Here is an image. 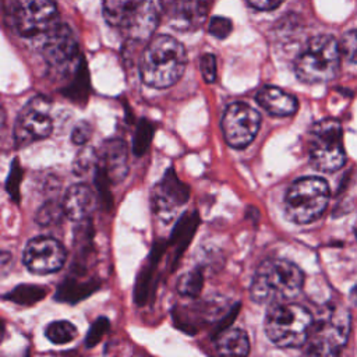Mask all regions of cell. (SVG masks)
<instances>
[{
	"mask_svg": "<svg viewBox=\"0 0 357 357\" xmlns=\"http://www.w3.org/2000/svg\"><path fill=\"white\" fill-rule=\"evenodd\" d=\"M261 126L259 113L244 102L229 105L222 116L220 127L227 145L231 148H245L258 134Z\"/></svg>",
	"mask_w": 357,
	"mask_h": 357,
	"instance_id": "9c48e42d",
	"label": "cell"
},
{
	"mask_svg": "<svg viewBox=\"0 0 357 357\" xmlns=\"http://www.w3.org/2000/svg\"><path fill=\"white\" fill-rule=\"evenodd\" d=\"M350 331V315L340 308H332L318 322L312 324L307 339L308 354L335 356L343 349Z\"/></svg>",
	"mask_w": 357,
	"mask_h": 357,
	"instance_id": "ba28073f",
	"label": "cell"
},
{
	"mask_svg": "<svg viewBox=\"0 0 357 357\" xmlns=\"http://www.w3.org/2000/svg\"><path fill=\"white\" fill-rule=\"evenodd\" d=\"M61 204L70 220H82L95 209L96 198L86 184H74L67 190Z\"/></svg>",
	"mask_w": 357,
	"mask_h": 357,
	"instance_id": "e0dca14e",
	"label": "cell"
},
{
	"mask_svg": "<svg viewBox=\"0 0 357 357\" xmlns=\"http://www.w3.org/2000/svg\"><path fill=\"white\" fill-rule=\"evenodd\" d=\"M66 216V212H64V208H63V204H57L54 201H49L46 204H43L39 211L36 212V216H35V220L39 226H53V225H57L61 218Z\"/></svg>",
	"mask_w": 357,
	"mask_h": 357,
	"instance_id": "44dd1931",
	"label": "cell"
},
{
	"mask_svg": "<svg viewBox=\"0 0 357 357\" xmlns=\"http://www.w3.org/2000/svg\"><path fill=\"white\" fill-rule=\"evenodd\" d=\"M231 29H233V24L229 18L216 15V17H212L208 31L212 36H215L218 39H225L230 35Z\"/></svg>",
	"mask_w": 357,
	"mask_h": 357,
	"instance_id": "cb8c5ba5",
	"label": "cell"
},
{
	"mask_svg": "<svg viewBox=\"0 0 357 357\" xmlns=\"http://www.w3.org/2000/svg\"><path fill=\"white\" fill-rule=\"evenodd\" d=\"M216 350L225 356H245L250 351V340L244 331L230 328L223 331L216 340Z\"/></svg>",
	"mask_w": 357,
	"mask_h": 357,
	"instance_id": "d6986e66",
	"label": "cell"
},
{
	"mask_svg": "<svg viewBox=\"0 0 357 357\" xmlns=\"http://www.w3.org/2000/svg\"><path fill=\"white\" fill-rule=\"evenodd\" d=\"M66 250L60 241L52 237L32 238L24 250V264L28 271L46 275L59 271L66 262Z\"/></svg>",
	"mask_w": 357,
	"mask_h": 357,
	"instance_id": "4fadbf2b",
	"label": "cell"
},
{
	"mask_svg": "<svg viewBox=\"0 0 357 357\" xmlns=\"http://www.w3.org/2000/svg\"><path fill=\"white\" fill-rule=\"evenodd\" d=\"M212 0H170L166 15L169 25L180 32L198 29L206 20Z\"/></svg>",
	"mask_w": 357,
	"mask_h": 357,
	"instance_id": "5bb4252c",
	"label": "cell"
},
{
	"mask_svg": "<svg viewBox=\"0 0 357 357\" xmlns=\"http://www.w3.org/2000/svg\"><path fill=\"white\" fill-rule=\"evenodd\" d=\"M162 14L160 0H105L103 15L109 25L121 29L131 40L152 36Z\"/></svg>",
	"mask_w": 357,
	"mask_h": 357,
	"instance_id": "3957f363",
	"label": "cell"
},
{
	"mask_svg": "<svg viewBox=\"0 0 357 357\" xmlns=\"http://www.w3.org/2000/svg\"><path fill=\"white\" fill-rule=\"evenodd\" d=\"M42 53L49 67L56 71L73 67L78 60V45L71 29L67 25L57 24L46 32Z\"/></svg>",
	"mask_w": 357,
	"mask_h": 357,
	"instance_id": "7c38bea8",
	"label": "cell"
},
{
	"mask_svg": "<svg viewBox=\"0 0 357 357\" xmlns=\"http://www.w3.org/2000/svg\"><path fill=\"white\" fill-rule=\"evenodd\" d=\"M45 335L54 344H66L77 337L78 331L74 324L61 319L50 322L45 329Z\"/></svg>",
	"mask_w": 357,
	"mask_h": 357,
	"instance_id": "ffe728a7",
	"label": "cell"
},
{
	"mask_svg": "<svg viewBox=\"0 0 357 357\" xmlns=\"http://www.w3.org/2000/svg\"><path fill=\"white\" fill-rule=\"evenodd\" d=\"M340 52L351 63L357 64V29L347 31L340 39Z\"/></svg>",
	"mask_w": 357,
	"mask_h": 357,
	"instance_id": "603a6c76",
	"label": "cell"
},
{
	"mask_svg": "<svg viewBox=\"0 0 357 357\" xmlns=\"http://www.w3.org/2000/svg\"><path fill=\"white\" fill-rule=\"evenodd\" d=\"M188 198V188L169 170L162 183L155 188L153 206L158 213L167 215L184 204Z\"/></svg>",
	"mask_w": 357,
	"mask_h": 357,
	"instance_id": "9a60e30c",
	"label": "cell"
},
{
	"mask_svg": "<svg viewBox=\"0 0 357 357\" xmlns=\"http://www.w3.org/2000/svg\"><path fill=\"white\" fill-rule=\"evenodd\" d=\"M254 8L257 10H273L276 8L283 0H247Z\"/></svg>",
	"mask_w": 357,
	"mask_h": 357,
	"instance_id": "4316f807",
	"label": "cell"
},
{
	"mask_svg": "<svg viewBox=\"0 0 357 357\" xmlns=\"http://www.w3.org/2000/svg\"><path fill=\"white\" fill-rule=\"evenodd\" d=\"M308 153L311 165L319 172H336L344 165L342 126L336 119H324L311 127Z\"/></svg>",
	"mask_w": 357,
	"mask_h": 357,
	"instance_id": "52a82bcc",
	"label": "cell"
},
{
	"mask_svg": "<svg viewBox=\"0 0 357 357\" xmlns=\"http://www.w3.org/2000/svg\"><path fill=\"white\" fill-rule=\"evenodd\" d=\"M201 289H202V276L197 272L185 273L184 276L180 278V280L177 283V290L183 296L194 297L199 293Z\"/></svg>",
	"mask_w": 357,
	"mask_h": 357,
	"instance_id": "7402d4cb",
	"label": "cell"
},
{
	"mask_svg": "<svg viewBox=\"0 0 357 357\" xmlns=\"http://www.w3.org/2000/svg\"><path fill=\"white\" fill-rule=\"evenodd\" d=\"M14 24L25 38L45 35L57 25L56 0H15Z\"/></svg>",
	"mask_w": 357,
	"mask_h": 357,
	"instance_id": "30bf717a",
	"label": "cell"
},
{
	"mask_svg": "<svg viewBox=\"0 0 357 357\" xmlns=\"http://www.w3.org/2000/svg\"><path fill=\"white\" fill-rule=\"evenodd\" d=\"M199 70L205 82H213L216 79V57L212 53H205L199 60Z\"/></svg>",
	"mask_w": 357,
	"mask_h": 357,
	"instance_id": "d4e9b609",
	"label": "cell"
},
{
	"mask_svg": "<svg viewBox=\"0 0 357 357\" xmlns=\"http://www.w3.org/2000/svg\"><path fill=\"white\" fill-rule=\"evenodd\" d=\"M303 283L304 275L296 264L287 259L269 258L258 265L250 294L258 304H275L296 297Z\"/></svg>",
	"mask_w": 357,
	"mask_h": 357,
	"instance_id": "7a4b0ae2",
	"label": "cell"
},
{
	"mask_svg": "<svg viewBox=\"0 0 357 357\" xmlns=\"http://www.w3.org/2000/svg\"><path fill=\"white\" fill-rule=\"evenodd\" d=\"M91 124L88 121H81L78 123L71 134V139L74 144L77 145H84L88 142V139L91 138Z\"/></svg>",
	"mask_w": 357,
	"mask_h": 357,
	"instance_id": "484cf974",
	"label": "cell"
},
{
	"mask_svg": "<svg viewBox=\"0 0 357 357\" xmlns=\"http://www.w3.org/2000/svg\"><path fill=\"white\" fill-rule=\"evenodd\" d=\"M187 66L184 46L169 35L152 38L139 59L141 79L153 88H167L178 81Z\"/></svg>",
	"mask_w": 357,
	"mask_h": 357,
	"instance_id": "6da1fadb",
	"label": "cell"
},
{
	"mask_svg": "<svg viewBox=\"0 0 357 357\" xmlns=\"http://www.w3.org/2000/svg\"><path fill=\"white\" fill-rule=\"evenodd\" d=\"M257 102L265 112L278 117L290 116L298 107V102L293 95L272 85H266L258 91Z\"/></svg>",
	"mask_w": 357,
	"mask_h": 357,
	"instance_id": "ac0fdd59",
	"label": "cell"
},
{
	"mask_svg": "<svg viewBox=\"0 0 357 357\" xmlns=\"http://www.w3.org/2000/svg\"><path fill=\"white\" fill-rule=\"evenodd\" d=\"M340 45L331 35L311 38L294 63V71L305 84H321L333 79L340 68Z\"/></svg>",
	"mask_w": 357,
	"mask_h": 357,
	"instance_id": "5b68a950",
	"label": "cell"
},
{
	"mask_svg": "<svg viewBox=\"0 0 357 357\" xmlns=\"http://www.w3.org/2000/svg\"><path fill=\"white\" fill-rule=\"evenodd\" d=\"M329 185L321 177H301L287 190L284 197L286 216L298 225L317 220L328 206Z\"/></svg>",
	"mask_w": 357,
	"mask_h": 357,
	"instance_id": "8992f818",
	"label": "cell"
},
{
	"mask_svg": "<svg viewBox=\"0 0 357 357\" xmlns=\"http://www.w3.org/2000/svg\"><path fill=\"white\" fill-rule=\"evenodd\" d=\"M100 172L110 181H119L124 178L128 170V158L126 144L120 139L107 141L99 153Z\"/></svg>",
	"mask_w": 357,
	"mask_h": 357,
	"instance_id": "2e32d148",
	"label": "cell"
},
{
	"mask_svg": "<svg viewBox=\"0 0 357 357\" xmlns=\"http://www.w3.org/2000/svg\"><path fill=\"white\" fill-rule=\"evenodd\" d=\"M53 121L49 114V102L45 98H32L20 112L14 124V141L18 146H26L49 137Z\"/></svg>",
	"mask_w": 357,
	"mask_h": 357,
	"instance_id": "8fae6325",
	"label": "cell"
},
{
	"mask_svg": "<svg viewBox=\"0 0 357 357\" xmlns=\"http://www.w3.org/2000/svg\"><path fill=\"white\" fill-rule=\"evenodd\" d=\"M314 319L300 304L279 301L271 304L265 317V333L279 347H300L307 343Z\"/></svg>",
	"mask_w": 357,
	"mask_h": 357,
	"instance_id": "277c9868",
	"label": "cell"
}]
</instances>
